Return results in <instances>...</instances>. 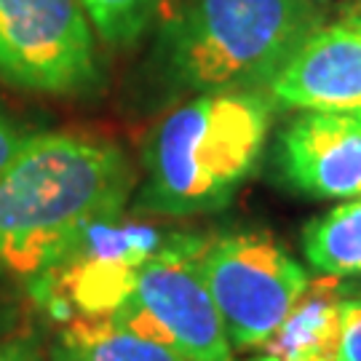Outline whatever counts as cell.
<instances>
[{
  "mask_svg": "<svg viewBox=\"0 0 361 361\" xmlns=\"http://www.w3.org/2000/svg\"><path fill=\"white\" fill-rule=\"evenodd\" d=\"M91 27L113 49H126L142 38L166 0H80Z\"/></svg>",
  "mask_w": 361,
  "mask_h": 361,
  "instance_id": "13",
  "label": "cell"
},
{
  "mask_svg": "<svg viewBox=\"0 0 361 361\" xmlns=\"http://www.w3.org/2000/svg\"><path fill=\"white\" fill-rule=\"evenodd\" d=\"M116 219L97 222L56 265L30 279L35 300L65 324L110 319L126 302L140 265L155 252L147 233L140 228L116 231Z\"/></svg>",
  "mask_w": 361,
  "mask_h": 361,
  "instance_id": "7",
  "label": "cell"
},
{
  "mask_svg": "<svg viewBox=\"0 0 361 361\" xmlns=\"http://www.w3.org/2000/svg\"><path fill=\"white\" fill-rule=\"evenodd\" d=\"M0 361H49V353L32 332L0 337Z\"/></svg>",
  "mask_w": 361,
  "mask_h": 361,
  "instance_id": "15",
  "label": "cell"
},
{
  "mask_svg": "<svg viewBox=\"0 0 361 361\" xmlns=\"http://www.w3.org/2000/svg\"><path fill=\"white\" fill-rule=\"evenodd\" d=\"M30 134L16 126V121H13L8 113H3L0 110V171L8 166V161H11L16 150L25 145V140Z\"/></svg>",
  "mask_w": 361,
  "mask_h": 361,
  "instance_id": "16",
  "label": "cell"
},
{
  "mask_svg": "<svg viewBox=\"0 0 361 361\" xmlns=\"http://www.w3.org/2000/svg\"><path fill=\"white\" fill-rule=\"evenodd\" d=\"M201 249L204 241L188 235L158 246L140 265L126 302L110 319L185 361H231L225 324L201 273Z\"/></svg>",
  "mask_w": 361,
  "mask_h": 361,
  "instance_id": "4",
  "label": "cell"
},
{
  "mask_svg": "<svg viewBox=\"0 0 361 361\" xmlns=\"http://www.w3.org/2000/svg\"><path fill=\"white\" fill-rule=\"evenodd\" d=\"M345 297L343 279H310L279 329L246 361H337Z\"/></svg>",
  "mask_w": 361,
  "mask_h": 361,
  "instance_id": "10",
  "label": "cell"
},
{
  "mask_svg": "<svg viewBox=\"0 0 361 361\" xmlns=\"http://www.w3.org/2000/svg\"><path fill=\"white\" fill-rule=\"evenodd\" d=\"M302 255L324 276H361V195L310 219L302 231Z\"/></svg>",
  "mask_w": 361,
  "mask_h": 361,
  "instance_id": "12",
  "label": "cell"
},
{
  "mask_svg": "<svg viewBox=\"0 0 361 361\" xmlns=\"http://www.w3.org/2000/svg\"><path fill=\"white\" fill-rule=\"evenodd\" d=\"M279 155L297 193L316 201L361 195V118L300 113L281 134Z\"/></svg>",
  "mask_w": 361,
  "mask_h": 361,
  "instance_id": "9",
  "label": "cell"
},
{
  "mask_svg": "<svg viewBox=\"0 0 361 361\" xmlns=\"http://www.w3.org/2000/svg\"><path fill=\"white\" fill-rule=\"evenodd\" d=\"M134 182L113 142L30 134L0 171V268L27 281L49 271L89 228L123 212Z\"/></svg>",
  "mask_w": 361,
  "mask_h": 361,
  "instance_id": "1",
  "label": "cell"
},
{
  "mask_svg": "<svg viewBox=\"0 0 361 361\" xmlns=\"http://www.w3.org/2000/svg\"><path fill=\"white\" fill-rule=\"evenodd\" d=\"M271 99L302 113L361 118V19L319 25L268 83Z\"/></svg>",
  "mask_w": 361,
  "mask_h": 361,
  "instance_id": "8",
  "label": "cell"
},
{
  "mask_svg": "<svg viewBox=\"0 0 361 361\" xmlns=\"http://www.w3.org/2000/svg\"><path fill=\"white\" fill-rule=\"evenodd\" d=\"M273 99L262 89L201 91L171 110L147 147V180L137 209L190 217L219 212L257 169Z\"/></svg>",
  "mask_w": 361,
  "mask_h": 361,
  "instance_id": "2",
  "label": "cell"
},
{
  "mask_svg": "<svg viewBox=\"0 0 361 361\" xmlns=\"http://www.w3.org/2000/svg\"><path fill=\"white\" fill-rule=\"evenodd\" d=\"M201 273L233 353L257 350L286 319L310 276L271 235L235 233L201 249Z\"/></svg>",
  "mask_w": 361,
  "mask_h": 361,
  "instance_id": "5",
  "label": "cell"
},
{
  "mask_svg": "<svg viewBox=\"0 0 361 361\" xmlns=\"http://www.w3.org/2000/svg\"><path fill=\"white\" fill-rule=\"evenodd\" d=\"M353 16H359V19H361V3H359V8H356V11H353Z\"/></svg>",
  "mask_w": 361,
  "mask_h": 361,
  "instance_id": "17",
  "label": "cell"
},
{
  "mask_svg": "<svg viewBox=\"0 0 361 361\" xmlns=\"http://www.w3.org/2000/svg\"><path fill=\"white\" fill-rule=\"evenodd\" d=\"M49 361H185L180 353L113 319H73L49 348Z\"/></svg>",
  "mask_w": 361,
  "mask_h": 361,
  "instance_id": "11",
  "label": "cell"
},
{
  "mask_svg": "<svg viewBox=\"0 0 361 361\" xmlns=\"http://www.w3.org/2000/svg\"><path fill=\"white\" fill-rule=\"evenodd\" d=\"M319 25L310 0H182L164 65L185 91L262 89Z\"/></svg>",
  "mask_w": 361,
  "mask_h": 361,
  "instance_id": "3",
  "label": "cell"
},
{
  "mask_svg": "<svg viewBox=\"0 0 361 361\" xmlns=\"http://www.w3.org/2000/svg\"><path fill=\"white\" fill-rule=\"evenodd\" d=\"M310 3H316V6H322V3H329V0H310Z\"/></svg>",
  "mask_w": 361,
  "mask_h": 361,
  "instance_id": "18",
  "label": "cell"
},
{
  "mask_svg": "<svg viewBox=\"0 0 361 361\" xmlns=\"http://www.w3.org/2000/svg\"><path fill=\"white\" fill-rule=\"evenodd\" d=\"M337 361H361V297L343 300Z\"/></svg>",
  "mask_w": 361,
  "mask_h": 361,
  "instance_id": "14",
  "label": "cell"
},
{
  "mask_svg": "<svg viewBox=\"0 0 361 361\" xmlns=\"http://www.w3.org/2000/svg\"><path fill=\"white\" fill-rule=\"evenodd\" d=\"M0 78L56 97L94 89L97 43L80 0H0Z\"/></svg>",
  "mask_w": 361,
  "mask_h": 361,
  "instance_id": "6",
  "label": "cell"
}]
</instances>
